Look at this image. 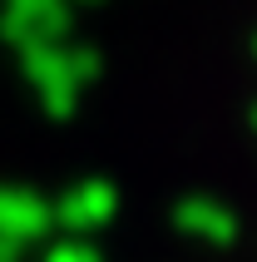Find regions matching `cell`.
<instances>
[{
    "instance_id": "cell-1",
    "label": "cell",
    "mask_w": 257,
    "mask_h": 262,
    "mask_svg": "<svg viewBox=\"0 0 257 262\" xmlns=\"http://www.w3.org/2000/svg\"><path fill=\"white\" fill-rule=\"evenodd\" d=\"M178 228L193 237H203V243H232L238 237V218H232L223 203H213V198H188V203H178Z\"/></svg>"
},
{
    "instance_id": "cell-2",
    "label": "cell",
    "mask_w": 257,
    "mask_h": 262,
    "mask_svg": "<svg viewBox=\"0 0 257 262\" xmlns=\"http://www.w3.org/2000/svg\"><path fill=\"white\" fill-rule=\"evenodd\" d=\"M114 213V188L109 183H84L79 193H70L65 203H59V218L70 223V228H94Z\"/></svg>"
},
{
    "instance_id": "cell-3",
    "label": "cell",
    "mask_w": 257,
    "mask_h": 262,
    "mask_svg": "<svg viewBox=\"0 0 257 262\" xmlns=\"http://www.w3.org/2000/svg\"><path fill=\"white\" fill-rule=\"evenodd\" d=\"M50 262H99V252L89 248V243H59L50 252Z\"/></svg>"
},
{
    "instance_id": "cell-4",
    "label": "cell",
    "mask_w": 257,
    "mask_h": 262,
    "mask_svg": "<svg viewBox=\"0 0 257 262\" xmlns=\"http://www.w3.org/2000/svg\"><path fill=\"white\" fill-rule=\"evenodd\" d=\"M252 124H257V104H252Z\"/></svg>"
}]
</instances>
